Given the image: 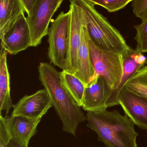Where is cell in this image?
Returning a JSON list of instances; mask_svg holds the SVG:
<instances>
[{
  "mask_svg": "<svg viewBox=\"0 0 147 147\" xmlns=\"http://www.w3.org/2000/svg\"><path fill=\"white\" fill-rule=\"evenodd\" d=\"M38 70L40 81L49 94L62 122L63 131L76 137L79 125L87 121V116L63 85L60 72L51 64L44 62L40 63Z\"/></svg>",
  "mask_w": 147,
  "mask_h": 147,
  "instance_id": "obj_1",
  "label": "cell"
},
{
  "mask_svg": "<svg viewBox=\"0 0 147 147\" xmlns=\"http://www.w3.org/2000/svg\"><path fill=\"white\" fill-rule=\"evenodd\" d=\"M87 127L97 135L107 147H137L139 134L135 124L126 115L117 110L88 111Z\"/></svg>",
  "mask_w": 147,
  "mask_h": 147,
  "instance_id": "obj_2",
  "label": "cell"
},
{
  "mask_svg": "<svg viewBox=\"0 0 147 147\" xmlns=\"http://www.w3.org/2000/svg\"><path fill=\"white\" fill-rule=\"evenodd\" d=\"M82 11L83 19L91 40L103 51L124 56L131 48L120 32L98 12L95 6L85 0H74Z\"/></svg>",
  "mask_w": 147,
  "mask_h": 147,
  "instance_id": "obj_3",
  "label": "cell"
},
{
  "mask_svg": "<svg viewBox=\"0 0 147 147\" xmlns=\"http://www.w3.org/2000/svg\"><path fill=\"white\" fill-rule=\"evenodd\" d=\"M88 41L95 71L91 82L102 76L105 78L112 90L116 89L122 78L123 56L120 53L101 50L91 40L89 35Z\"/></svg>",
  "mask_w": 147,
  "mask_h": 147,
  "instance_id": "obj_4",
  "label": "cell"
},
{
  "mask_svg": "<svg viewBox=\"0 0 147 147\" xmlns=\"http://www.w3.org/2000/svg\"><path fill=\"white\" fill-rule=\"evenodd\" d=\"M70 19V10L61 12L52 20L48 34V56L50 63L63 70L66 68L67 58V38Z\"/></svg>",
  "mask_w": 147,
  "mask_h": 147,
  "instance_id": "obj_5",
  "label": "cell"
},
{
  "mask_svg": "<svg viewBox=\"0 0 147 147\" xmlns=\"http://www.w3.org/2000/svg\"><path fill=\"white\" fill-rule=\"evenodd\" d=\"M64 0H36L27 20L30 29L31 47L40 45L42 39L48 34L49 25L55 12Z\"/></svg>",
  "mask_w": 147,
  "mask_h": 147,
  "instance_id": "obj_6",
  "label": "cell"
},
{
  "mask_svg": "<svg viewBox=\"0 0 147 147\" xmlns=\"http://www.w3.org/2000/svg\"><path fill=\"white\" fill-rule=\"evenodd\" d=\"M70 19L67 38V58L65 70L75 74L77 70L78 54L81 44L84 22L81 9L74 0H70Z\"/></svg>",
  "mask_w": 147,
  "mask_h": 147,
  "instance_id": "obj_7",
  "label": "cell"
},
{
  "mask_svg": "<svg viewBox=\"0 0 147 147\" xmlns=\"http://www.w3.org/2000/svg\"><path fill=\"white\" fill-rule=\"evenodd\" d=\"M47 91L39 90L29 96H25L14 105L12 117H22L28 118L42 117L52 107Z\"/></svg>",
  "mask_w": 147,
  "mask_h": 147,
  "instance_id": "obj_8",
  "label": "cell"
},
{
  "mask_svg": "<svg viewBox=\"0 0 147 147\" xmlns=\"http://www.w3.org/2000/svg\"><path fill=\"white\" fill-rule=\"evenodd\" d=\"M31 47L30 29L23 14L16 20L1 40V48L10 55H16Z\"/></svg>",
  "mask_w": 147,
  "mask_h": 147,
  "instance_id": "obj_9",
  "label": "cell"
},
{
  "mask_svg": "<svg viewBox=\"0 0 147 147\" xmlns=\"http://www.w3.org/2000/svg\"><path fill=\"white\" fill-rule=\"evenodd\" d=\"M118 103L135 125L147 130V99L135 94L125 87L118 98Z\"/></svg>",
  "mask_w": 147,
  "mask_h": 147,
  "instance_id": "obj_10",
  "label": "cell"
},
{
  "mask_svg": "<svg viewBox=\"0 0 147 147\" xmlns=\"http://www.w3.org/2000/svg\"><path fill=\"white\" fill-rule=\"evenodd\" d=\"M123 73L121 80L118 87L111 91L106 101L107 108L119 105L118 98L119 94L127 81L145 66L147 63L146 56L136 49L131 48L128 53L123 56Z\"/></svg>",
  "mask_w": 147,
  "mask_h": 147,
  "instance_id": "obj_11",
  "label": "cell"
},
{
  "mask_svg": "<svg viewBox=\"0 0 147 147\" xmlns=\"http://www.w3.org/2000/svg\"><path fill=\"white\" fill-rule=\"evenodd\" d=\"M111 91L106 80L102 76L90 82L85 88L83 109L87 112L107 109L106 101Z\"/></svg>",
  "mask_w": 147,
  "mask_h": 147,
  "instance_id": "obj_12",
  "label": "cell"
},
{
  "mask_svg": "<svg viewBox=\"0 0 147 147\" xmlns=\"http://www.w3.org/2000/svg\"><path fill=\"white\" fill-rule=\"evenodd\" d=\"M5 117L12 139L22 147H28L31 138L37 133V127L42 117L28 118L11 116Z\"/></svg>",
  "mask_w": 147,
  "mask_h": 147,
  "instance_id": "obj_13",
  "label": "cell"
},
{
  "mask_svg": "<svg viewBox=\"0 0 147 147\" xmlns=\"http://www.w3.org/2000/svg\"><path fill=\"white\" fill-rule=\"evenodd\" d=\"M94 74L95 71L89 48L88 32L84 22L81 44L78 54L77 70L74 75L86 86L91 81Z\"/></svg>",
  "mask_w": 147,
  "mask_h": 147,
  "instance_id": "obj_14",
  "label": "cell"
},
{
  "mask_svg": "<svg viewBox=\"0 0 147 147\" xmlns=\"http://www.w3.org/2000/svg\"><path fill=\"white\" fill-rule=\"evenodd\" d=\"M25 12L21 0H0V38L2 39L16 20Z\"/></svg>",
  "mask_w": 147,
  "mask_h": 147,
  "instance_id": "obj_15",
  "label": "cell"
},
{
  "mask_svg": "<svg viewBox=\"0 0 147 147\" xmlns=\"http://www.w3.org/2000/svg\"><path fill=\"white\" fill-rule=\"evenodd\" d=\"M7 51L1 48L0 55V112L5 111L7 116L14 108L10 95V76L7 63Z\"/></svg>",
  "mask_w": 147,
  "mask_h": 147,
  "instance_id": "obj_16",
  "label": "cell"
},
{
  "mask_svg": "<svg viewBox=\"0 0 147 147\" xmlns=\"http://www.w3.org/2000/svg\"><path fill=\"white\" fill-rule=\"evenodd\" d=\"M60 78L63 85L77 104L82 107L86 88L85 84L74 74L65 70L60 72Z\"/></svg>",
  "mask_w": 147,
  "mask_h": 147,
  "instance_id": "obj_17",
  "label": "cell"
},
{
  "mask_svg": "<svg viewBox=\"0 0 147 147\" xmlns=\"http://www.w3.org/2000/svg\"><path fill=\"white\" fill-rule=\"evenodd\" d=\"M124 87L135 94L147 99V66L142 68L130 78Z\"/></svg>",
  "mask_w": 147,
  "mask_h": 147,
  "instance_id": "obj_18",
  "label": "cell"
},
{
  "mask_svg": "<svg viewBox=\"0 0 147 147\" xmlns=\"http://www.w3.org/2000/svg\"><path fill=\"white\" fill-rule=\"evenodd\" d=\"M136 34L134 39L137 43L136 49L141 53H147V17L140 25L134 26Z\"/></svg>",
  "mask_w": 147,
  "mask_h": 147,
  "instance_id": "obj_19",
  "label": "cell"
},
{
  "mask_svg": "<svg viewBox=\"0 0 147 147\" xmlns=\"http://www.w3.org/2000/svg\"><path fill=\"white\" fill-rule=\"evenodd\" d=\"M92 5H99L110 13L117 12L125 8L133 0H85Z\"/></svg>",
  "mask_w": 147,
  "mask_h": 147,
  "instance_id": "obj_20",
  "label": "cell"
},
{
  "mask_svg": "<svg viewBox=\"0 0 147 147\" xmlns=\"http://www.w3.org/2000/svg\"><path fill=\"white\" fill-rule=\"evenodd\" d=\"M12 139L6 117L0 116V147H7Z\"/></svg>",
  "mask_w": 147,
  "mask_h": 147,
  "instance_id": "obj_21",
  "label": "cell"
},
{
  "mask_svg": "<svg viewBox=\"0 0 147 147\" xmlns=\"http://www.w3.org/2000/svg\"><path fill=\"white\" fill-rule=\"evenodd\" d=\"M132 7L136 17L142 20L147 17V0H133Z\"/></svg>",
  "mask_w": 147,
  "mask_h": 147,
  "instance_id": "obj_22",
  "label": "cell"
},
{
  "mask_svg": "<svg viewBox=\"0 0 147 147\" xmlns=\"http://www.w3.org/2000/svg\"><path fill=\"white\" fill-rule=\"evenodd\" d=\"M21 1L24 6L25 12L27 14V15H28L32 12L36 0H21Z\"/></svg>",
  "mask_w": 147,
  "mask_h": 147,
  "instance_id": "obj_23",
  "label": "cell"
},
{
  "mask_svg": "<svg viewBox=\"0 0 147 147\" xmlns=\"http://www.w3.org/2000/svg\"><path fill=\"white\" fill-rule=\"evenodd\" d=\"M7 147H22L13 139H11Z\"/></svg>",
  "mask_w": 147,
  "mask_h": 147,
  "instance_id": "obj_24",
  "label": "cell"
}]
</instances>
